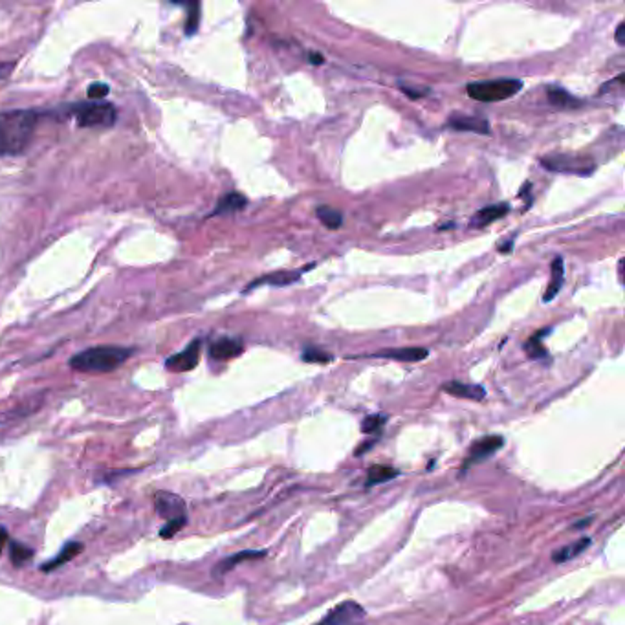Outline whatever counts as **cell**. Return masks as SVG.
<instances>
[{
  "label": "cell",
  "mask_w": 625,
  "mask_h": 625,
  "mask_svg": "<svg viewBox=\"0 0 625 625\" xmlns=\"http://www.w3.org/2000/svg\"><path fill=\"white\" fill-rule=\"evenodd\" d=\"M39 114L35 110L0 112V156L21 155L30 145Z\"/></svg>",
  "instance_id": "cell-1"
},
{
  "label": "cell",
  "mask_w": 625,
  "mask_h": 625,
  "mask_svg": "<svg viewBox=\"0 0 625 625\" xmlns=\"http://www.w3.org/2000/svg\"><path fill=\"white\" fill-rule=\"evenodd\" d=\"M133 356V348L101 345L79 352L70 358V367L79 373H110Z\"/></svg>",
  "instance_id": "cell-2"
},
{
  "label": "cell",
  "mask_w": 625,
  "mask_h": 625,
  "mask_svg": "<svg viewBox=\"0 0 625 625\" xmlns=\"http://www.w3.org/2000/svg\"><path fill=\"white\" fill-rule=\"evenodd\" d=\"M522 88V83L519 79H495V81H480L470 83L466 86V92L471 99L479 103H497L505 99L514 98Z\"/></svg>",
  "instance_id": "cell-3"
},
{
  "label": "cell",
  "mask_w": 625,
  "mask_h": 625,
  "mask_svg": "<svg viewBox=\"0 0 625 625\" xmlns=\"http://www.w3.org/2000/svg\"><path fill=\"white\" fill-rule=\"evenodd\" d=\"M73 116L83 129H108L116 123V107L110 103H79L73 107Z\"/></svg>",
  "instance_id": "cell-4"
},
{
  "label": "cell",
  "mask_w": 625,
  "mask_h": 625,
  "mask_svg": "<svg viewBox=\"0 0 625 625\" xmlns=\"http://www.w3.org/2000/svg\"><path fill=\"white\" fill-rule=\"evenodd\" d=\"M541 165L554 172H572V175L587 176L594 171V163L589 158H579L572 155H552L539 160Z\"/></svg>",
  "instance_id": "cell-5"
},
{
  "label": "cell",
  "mask_w": 625,
  "mask_h": 625,
  "mask_svg": "<svg viewBox=\"0 0 625 625\" xmlns=\"http://www.w3.org/2000/svg\"><path fill=\"white\" fill-rule=\"evenodd\" d=\"M365 618V609L356 601H343L336 605L323 620L316 625H354Z\"/></svg>",
  "instance_id": "cell-6"
},
{
  "label": "cell",
  "mask_w": 625,
  "mask_h": 625,
  "mask_svg": "<svg viewBox=\"0 0 625 625\" xmlns=\"http://www.w3.org/2000/svg\"><path fill=\"white\" fill-rule=\"evenodd\" d=\"M200 351H202V341L200 339H195L178 354L169 356L165 360V367L172 373H187V371H193L195 367L200 361Z\"/></svg>",
  "instance_id": "cell-7"
},
{
  "label": "cell",
  "mask_w": 625,
  "mask_h": 625,
  "mask_svg": "<svg viewBox=\"0 0 625 625\" xmlns=\"http://www.w3.org/2000/svg\"><path fill=\"white\" fill-rule=\"evenodd\" d=\"M502 444H505L502 437H495V435H490V437H484L480 438V440L473 442L470 455H468V458L464 460V466L468 468V466H473V464L482 463V460H486V458H490L493 453H497V451L501 450Z\"/></svg>",
  "instance_id": "cell-8"
},
{
  "label": "cell",
  "mask_w": 625,
  "mask_h": 625,
  "mask_svg": "<svg viewBox=\"0 0 625 625\" xmlns=\"http://www.w3.org/2000/svg\"><path fill=\"white\" fill-rule=\"evenodd\" d=\"M155 506H156V512H158L163 519H167V521H171V519L185 517V502L182 501L176 493L158 492L155 495Z\"/></svg>",
  "instance_id": "cell-9"
},
{
  "label": "cell",
  "mask_w": 625,
  "mask_h": 625,
  "mask_svg": "<svg viewBox=\"0 0 625 625\" xmlns=\"http://www.w3.org/2000/svg\"><path fill=\"white\" fill-rule=\"evenodd\" d=\"M310 268H314V264H310L309 268H304V270H283V272H274V274L262 275V277L255 279L253 283H249L244 291L262 286V284H270V286H288V284L297 283L301 279V275H303L306 270H310Z\"/></svg>",
  "instance_id": "cell-10"
},
{
  "label": "cell",
  "mask_w": 625,
  "mask_h": 625,
  "mask_svg": "<svg viewBox=\"0 0 625 625\" xmlns=\"http://www.w3.org/2000/svg\"><path fill=\"white\" fill-rule=\"evenodd\" d=\"M244 351V345L240 339L235 338H220L217 339L215 343H211L210 347V356L213 360H219V361H227V360H233L237 356L242 354Z\"/></svg>",
  "instance_id": "cell-11"
},
{
  "label": "cell",
  "mask_w": 625,
  "mask_h": 625,
  "mask_svg": "<svg viewBox=\"0 0 625 625\" xmlns=\"http://www.w3.org/2000/svg\"><path fill=\"white\" fill-rule=\"evenodd\" d=\"M429 356L428 348L422 347H403V348H387L371 354V358H389L396 361H407V363H415V361L425 360Z\"/></svg>",
  "instance_id": "cell-12"
},
{
  "label": "cell",
  "mask_w": 625,
  "mask_h": 625,
  "mask_svg": "<svg viewBox=\"0 0 625 625\" xmlns=\"http://www.w3.org/2000/svg\"><path fill=\"white\" fill-rule=\"evenodd\" d=\"M448 125L455 130H466V133H475V134H490V123L488 120H484L480 116H460V114H453L448 120Z\"/></svg>",
  "instance_id": "cell-13"
},
{
  "label": "cell",
  "mask_w": 625,
  "mask_h": 625,
  "mask_svg": "<svg viewBox=\"0 0 625 625\" xmlns=\"http://www.w3.org/2000/svg\"><path fill=\"white\" fill-rule=\"evenodd\" d=\"M442 391L451 396H457V398H466V400H475L480 402L486 396V391L480 386H471V383H463V381H448L442 386Z\"/></svg>",
  "instance_id": "cell-14"
},
{
  "label": "cell",
  "mask_w": 625,
  "mask_h": 625,
  "mask_svg": "<svg viewBox=\"0 0 625 625\" xmlns=\"http://www.w3.org/2000/svg\"><path fill=\"white\" fill-rule=\"evenodd\" d=\"M508 211H510L508 204H493V206L482 207V210H479L475 215H473V219H471V226L473 227L488 226V224L502 219V217H505Z\"/></svg>",
  "instance_id": "cell-15"
},
{
  "label": "cell",
  "mask_w": 625,
  "mask_h": 625,
  "mask_svg": "<svg viewBox=\"0 0 625 625\" xmlns=\"http://www.w3.org/2000/svg\"><path fill=\"white\" fill-rule=\"evenodd\" d=\"M550 270H552V275H550V283H548L547 290H544V296L543 299L547 301H552L554 297L559 294L561 286H563V277H565V268H563V259L556 257L550 264Z\"/></svg>",
  "instance_id": "cell-16"
},
{
  "label": "cell",
  "mask_w": 625,
  "mask_h": 625,
  "mask_svg": "<svg viewBox=\"0 0 625 625\" xmlns=\"http://www.w3.org/2000/svg\"><path fill=\"white\" fill-rule=\"evenodd\" d=\"M266 552L264 550H244V552H239L235 556H229L226 559H222L217 565V569L213 570L215 576H222V574L229 572L232 569H235L239 565L240 561H248V559H259V557H264Z\"/></svg>",
  "instance_id": "cell-17"
},
{
  "label": "cell",
  "mask_w": 625,
  "mask_h": 625,
  "mask_svg": "<svg viewBox=\"0 0 625 625\" xmlns=\"http://www.w3.org/2000/svg\"><path fill=\"white\" fill-rule=\"evenodd\" d=\"M246 204H248V198H246L244 195H240V193H237V191H233V193H227V195H224L222 198H220L219 204H217V207H215V211L211 213V217H213V215L235 213V211L244 210Z\"/></svg>",
  "instance_id": "cell-18"
},
{
  "label": "cell",
  "mask_w": 625,
  "mask_h": 625,
  "mask_svg": "<svg viewBox=\"0 0 625 625\" xmlns=\"http://www.w3.org/2000/svg\"><path fill=\"white\" fill-rule=\"evenodd\" d=\"M547 98H548V103L554 105V107L576 108L582 105V101H579V99H576L574 95H570L569 92L563 91V88H559V86H548Z\"/></svg>",
  "instance_id": "cell-19"
},
{
  "label": "cell",
  "mask_w": 625,
  "mask_h": 625,
  "mask_svg": "<svg viewBox=\"0 0 625 625\" xmlns=\"http://www.w3.org/2000/svg\"><path fill=\"white\" fill-rule=\"evenodd\" d=\"M81 550H83L81 543H68L65 548H63V550H61L59 556H57L56 559H52L50 563H44V565L41 567V570H43V572H50V570L59 569L61 565H65V563H68L70 559H73V557L78 556V554H81Z\"/></svg>",
  "instance_id": "cell-20"
},
{
  "label": "cell",
  "mask_w": 625,
  "mask_h": 625,
  "mask_svg": "<svg viewBox=\"0 0 625 625\" xmlns=\"http://www.w3.org/2000/svg\"><path fill=\"white\" fill-rule=\"evenodd\" d=\"M317 219L321 220V224L329 229H339L343 224V215L341 211L334 210V207L330 206H317L316 210Z\"/></svg>",
  "instance_id": "cell-21"
},
{
  "label": "cell",
  "mask_w": 625,
  "mask_h": 625,
  "mask_svg": "<svg viewBox=\"0 0 625 625\" xmlns=\"http://www.w3.org/2000/svg\"><path fill=\"white\" fill-rule=\"evenodd\" d=\"M548 332H550V329L539 330V332H535V334L525 343V351H527V354L530 356L532 360H539V358H544V356H547V348H544L543 345V338L548 334Z\"/></svg>",
  "instance_id": "cell-22"
},
{
  "label": "cell",
  "mask_w": 625,
  "mask_h": 625,
  "mask_svg": "<svg viewBox=\"0 0 625 625\" xmlns=\"http://www.w3.org/2000/svg\"><path fill=\"white\" fill-rule=\"evenodd\" d=\"M589 544H591V539H589V537H582V539H578V541H576V543H572V544H569V547L561 548L559 552L554 554L552 559L556 561V563H563V561L572 559V557L579 556V554H582L583 550H585V548L589 547Z\"/></svg>",
  "instance_id": "cell-23"
},
{
  "label": "cell",
  "mask_w": 625,
  "mask_h": 625,
  "mask_svg": "<svg viewBox=\"0 0 625 625\" xmlns=\"http://www.w3.org/2000/svg\"><path fill=\"white\" fill-rule=\"evenodd\" d=\"M400 471L394 470L391 466H373L368 470L367 473V484L368 486H373V484H381V482H387V480L394 479V477H398Z\"/></svg>",
  "instance_id": "cell-24"
},
{
  "label": "cell",
  "mask_w": 625,
  "mask_h": 625,
  "mask_svg": "<svg viewBox=\"0 0 625 625\" xmlns=\"http://www.w3.org/2000/svg\"><path fill=\"white\" fill-rule=\"evenodd\" d=\"M31 557H33V550L30 547H26V544L17 543V541L9 544V559H11V563L15 567H22Z\"/></svg>",
  "instance_id": "cell-25"
},
{
  "label": "cell",
  "mask_w": 625,
  "mask_h": 625,
  "mask_svg": "<svg viewBox=\"0 0 625 625\" xmlns=\"http://www.w3.org/2000/svg\"><path fill=\"white\" fill-rule=\"evenodd\" d=\"M301 358H303V361H306V363H330V361L334 360V356L332 354L321 351V348H314V347L304 348Z\"/></svg>",
  "instance_id": "cell-26"
},
{
  "label": "cell",
  "mask_w": 625,
  "mask_h": 625,
  "mask_svg": "<svg viewBox=\"0 0 625 625\" xmlns=\"http://www.w3.org/2000/svg\"><path fill=\"white\" fill-rule=\"evenodd\" d=\"M187 8V22H185V33L195 35L198 30V24H200V4L198 2H191V4L185 6Z\"/></svg>",
  "instance_id": "cell-27"
},
{
  "label": "cell",
  "mask_w": 625,
  "mask_h": 625,
  "mask_svg": "<svg viewBox=\"0 0 625 625\" xmlns=\"http://www.w3.org/2000/svg\"><path fill=\"white\" fill-rule=\"evenodd\" d=\"M387 422V416L386 415H371L363 420V424H361V431L367 433V435H373V433H380L383 429Z\"/></svg>",
  "instance_id": "cell-28"
},
{
  "label": "cell",
  "mask_w": 625,
  "mask_h": 625,
  "mask_svg": "<svg viewBox=\"0 0 625 625\" xmlns=\"http://www.w3.org/2000/svg\"><path fill=\"white\" fill-rule=\"evenodd\" d=\"M185 522H187V517L171 519V521H167V525H165V527L160 530V537H163V539H169V537H172L176 532H180L182 528L185 527Z\"/></svg>",
  "instance_id": "cell-29"
},
{
  "label": "cell",
  "mask_w": 625,
  "mask_h": 625,
  "mask_svg": "<svg viewBox=\"0 0 625 625\" xmlns=\"http://www.w3.org/2000/svg\"><path fill=\"white\" fill-rule=\"evenodd\" d=\"M108 92H110V88H108V85H105V83H92V85L88 86L86 94H88V98L91 99H94V101H99V99H103L105 95H108Z\"/></svg>",
  "instance_id": "cell-30"
},
{
  "label": "cell",
  "mask_w": 625,
  "mask_h": 625,
  "mask_svg": "<svg viewBox=\"0 0 625 625\" xmlns=\"http://www.w3.org/2000/svg\"><path fill=\"white\" fill-rule=\"evenodd\" d=\"M400 91H402L407 98L411 99H420L429 94L428 86H420L418 88V86H411V85H400Z\"/></svg>",
  "instance_id": "cell-31"
},
{
  "label": "cell",
  "mask_w": 625,
  "mask_h": 625,
  "mask_svg": "<svg viewBox=\"0 0 625 625\" xmlns=\"http://www.w3.org/2000/svg\"><path fill=\"white\" fill-rule=\"evenodd\" d=\"M15 63L14 61H8V63H0V81L6 78H9V73L14 72Z\"/></svg>",
  "instance_id": "cell-32"
},
{
  "label": "cell",
  "mask_w": 625,
  "mask_h": 625,
  "mask_svg": "<svg viewBox=\"0 0 625 625\" xmlns=\"http://www.w3.org/2000/svg\"><path fill=\"white\" fill-rule=\"evenodd\" d=\"M614 41H616L618 46H625V22H620L616 28V33H614Z\"/></svg>",
  "instance_id": "cell-33"
},
{
  "label": "cell",
  "mask_w": 625,
  "mask_h": 625,
  "mask_svg": "<svg viewBox=\"0 0 625 625\" xmlns=\"http://www.w3.org/2000/svg\"><path fill=\"white\" fill-rule=\"evenodd\" d=\"M309 59L312 65H323V63H325V59H323L321 53H317V52H310Z\"/></svg>",
  "instance_id": "cell-34"
},
{
  "label": "cell",
  "mask_w": 625,
  "mask_h": 625,
  "mask_svg": "<svg viewBox=\"0 0 625 625\" xmlns=\"http://www.w3.org/2000/svg\"><path fill=\"white\" fill-rule=\"evenodd\" d=\"M6 541H8V530L0 527V554H2V548H4Z\"/></svg>",
  "instance_id": "cell-35"
},
{
  "label": "cell",
  "mask_w": 625,
  "mask_h": 625,
  "mask_svg": "<svg viewBox=\"0 0 625 625\" xmlns=\"http://www.w3.org/2000/svg\"><path fill=\"white\" fill-rule=\"evenodd\" d=\"M589 521H591V519H583V522H576V525H574V528L587 527V525H589Z\"/></svg>",
  "instance_id": "cell-36"
}]
</instances>
